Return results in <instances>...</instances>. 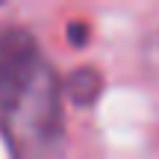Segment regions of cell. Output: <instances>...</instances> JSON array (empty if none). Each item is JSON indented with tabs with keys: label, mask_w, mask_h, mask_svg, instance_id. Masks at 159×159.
Masks as SVG:
<instances>
[{
	"label": "cell",
	"mask_w": 159,
	"mask_h": 159,
	"mask_svg": "<svg viewBox=\"0 0 159 159\" xmlns=\"http://www.w3.org/2000/svg\"><path fill=\"white\" fill-rule=\"evenodd\" d=\"M15 159H44L62 139V100L59 80L50 65H41L21 97L3 112Z\"/></svg>",
	"instance_id": "obj_1"
},
{
	"label": "cell",
	"mask_w": 159,
	"mask_h": 159,
	"mask_svg": "<svg viewBox=\"0 0 159 159\" xmlns=\"http://www.w3.org/2000/svg\"><path fill=\"white\" fill-rule=\"evenodd\" d=\"M44 65L35 39L24 27H0V112L27 91Z\"/></svg>",
	"instance_id": "obj_2"
},
{
	"label": "cell",
	"mask_w": 159,
	"mask_h": 159,
	"mask_svg": "<svg viewBox=\"0 0 159 159\" xmlns=\"http://www.w3.org/2000/svg\"><path fill=\"white\" fill-rule=\"evenodd\" d=\"M65 89H68V94H71L74 103H94L97 94H100V89H103V80H100V74H97L94 68H77L74 74L68 77Z\"/></svg>",
	"instance_id": "obj_3"
},
{
	"label": "cell",
	"mask_w": 159,
	"mask_h": 159,
	"mask_svg": "<svg viewBox=\"0 0 159 159\" xmlns=\"http://www.w3.org/2000/svg\"><path fill=\"white\" fill-rule=\"evenodd\" d=\"M68 39L74 41L77 47H83V44H85V39H89V30H85V24H83V21H74V24L68 27Z\"/></svg>",
	"instance_id": "obj_4"
}]
</instances>
